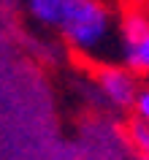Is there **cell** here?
Segmentation results:
<instances>
[{"label": "cell", "instance_id": "6da1fadb", "mask_svg": "<svg viewBox=\"0 0 149 160\" xmlns=\"http://www.w3.org/2000/svg\"><path fill=\"white\" fill-rule=\"evenodd\" d=\"M52 33L90 65L119 60V11L108 0H62Z\"/></svg>", "mask_w": 149, "mask_h": 160}, {"label": "cell", "instance_id": "277c9868", "mask_svg": "<svg viewBox=\"0 0 149 160\" xmlns=\"http://www.w3.org/2000/svg\"><path fill=\"white\" fill-rule=\"evenodd\" d=\"M127 141H130V147L138 152L141 158L149 160V125L133 119L130 125H127Z\"/></svg>", "mask_w": 149, "mask_h": 160}, {"label": "cell", "instance_id": "3957f363", "mask_svg": "<svg viewBox=\"0 0 149 160\" xmlns=\"http://www.w3.org/2000/svg\"><path fill=\"white\" fill-rule=\"evenodd\" d=\"M138 84H141V76H136L119 60L98 65V71H95V87H98L100 101L111 106L114 111H130L136 92H138Z\"/></svg>", "mask_w": 149, "mask_h": 160}, {"label": "cell", "instance_id": "7a4b0ae2", "mask_svg": "<svg viewBox=\"0 0 149 160\" xmlns=\"http://www.w3.org/2000/svg\"><path fill=\"white\" fill-rule=\"evenodd\" d=\"M119 62L136 76H149V14L130 11L119 17Z\"/></svg>", "mask_w": 149, "mask_h": 160}, {"label": "cell", "instance_id": "5b68a950", "mask_svg": "<svg viewBox=\"0 0 149 160\" xmlns=\"http://www.w3.org/2000/svg\"><path fill=\"white\" fill-rule=\"evenodd\" d=\"M133 119H138L144 125H149V76H144L138 84V92H136V101L130 106Z\"/></svg>", "mask_w": 149, "mask_h": 160}]
</instances>
